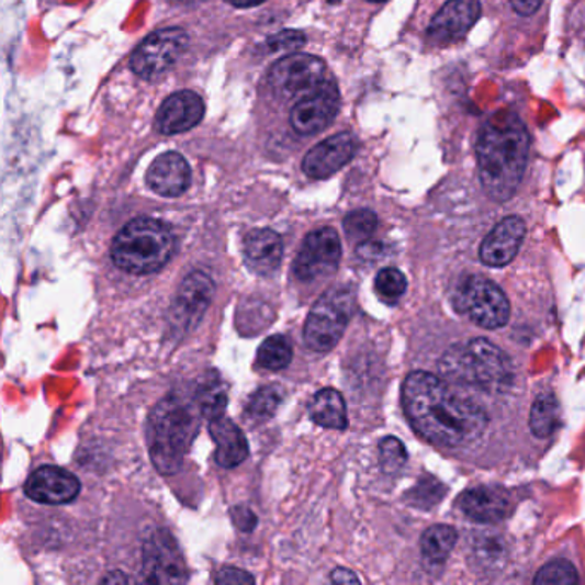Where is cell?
<instances>
[{
    "mask_svg": "<svg viewBox=\"0 0 585 585\" xmlns=\"http://www.w3.org/2000/svg\"><path fill=\"white\" fill-rule=\"evenodd\" d=\"M402 404L413 428L438 447L472 443L487 426L486 413L480 405L426 371H414L405 378Z\"/></svg>",
    "mask_w": 585,
    "mask_h": 585,
    "instance_id": "1",
    "label": "cell"
},
{
    "mask_svg": "<svg viewBox=\"0 0 585 585\" xmlns=\"http://www.w3.org/2000/svg\"><path fill=\"white\" fill-rule=\"evenodd\" d=\"M529 148L526 124L515 112L502 109L487 117L477 139L481 184L487 196L503 203L517 193Z\"/></svg>",
    "mask_w": 585,
    "mask_h": 585,
    "instance_id": "2",
    "label": "cell"
},
{
    "mask_svg": "<svg viewBox=\"0 0 585 585\" xmlns=\"http://www.w3.org/2000/svg\"><path fill=\"white\" fill-rule=\"evenodd\" d=\"M200 417L203 414L196 398L191 401L179 393L158 402L149 414V457L160 474L172 475L181 469L200 429Z\"/></svg>",
    "mask_w": 585,
    "mask_h": 585,
    "instance_id": "3",
    "label": "cell"
},
{
    "mask_svg": "<svg viewBox=\"0 0 585 585\" xmlns=\"http://www.w3.org/2000/svg\"><path fill=\"white\" fill-rule=\"evenodd\" d=\"M176 248L172 230L164 222L142 216L134 218L112 243L115 267L127 273L146 275L166 267Z\"/></svg>",
    "mask_w": 585,
    "mask_h": 585,
    "instance_id": "4",
    "label": "cell"
},
{
    "mask_svg": "<svg viewBox=\"0 0 585 585\" xmlns=\"http://www.w3.org/2000/svg\"><path fill=\"white\" fill-rule=\"evenodd\" d=\"M440 371L457 385L503 390L511 381V365L507 356L486 338H472L457 344L443 353Z\"/></svg>",
    "mask_w": 585,
    "mask_h": 585,
    "instance_id": "5",
    "label": "cell"
},
{
    "mask_svg": "<svg viewBox=\"0 0 585 585\" xmlns=\"http://www.w3.org/2000/svg\"><path fill=\"white\" fill-rule=\"evenodd\" d=\"M353 311V294L346 288L326 291L311 310L304 326V342L313 352H330L346 331Z\"/></svg>",
    "mask_w": 585,
    "mask_h": 585,
    "instance_id": "6",
    "label": "cell"
},
{
    "mask_svg": "<svg viewBox=\"0 0 585 585\" xmlns=\"http://www.w3.org/2000/svg\"><path fill=\"white\" fill-rule=\"evenodd\" d=\"M455 304L462 315L487 330L502 328L510 318V303L505 292L481 275L468 277L460 283Z\"/></svg>",
    "mask_w": 585,
    "mask_h": 585,
    "instance_id": "7",
    "label": "cell"
},
{
    "mask_svg": "<svg viewBox=\"0 0 585 585\" xmlns=\"http://www.w3.org/2000/svg\"><path fill=\"white\" fill-rule=\"evenodd\" d=\"M325 63L318 57L295 54L283 57L271 67L268 83L279 99H303L325 81Z\"/></svg>",
    "mask_w": 585,
    "mask_h": 585,
    "instance_id": "8",
    "label": "cell"
},
{
    "mask_svg": "<svg viewBox=\"0 0 585 585\" xmlns=\"http://www.w3.org/2000/svg\"><path fill=\"white\" fill-rule=\"evenodd\" d=\"M185 47H188V35L184 30H158L134 52L131 57V69L143 79L160 78L184 54Z\"/></svg>",
    "mask_w": 585,
    "mask_h": 585,
    "instance_id": "9",
    "label": "cell"
},
{
    "mask_svg": "<svg viewBox=\"0 0 585 585\" xmlns=\"http://www.w3.org/2000/svg\"><path fill=\"white\" fill-rule=\"evenodd\" d=\"M342 243L334 228L323 227L304 239L294 261V275L301 282H315L337 270Z\"/></svg>",
    "mask_w": 585,
    "mask_h": 585,
    "instance_id": "10",
    "label": "cell"
},
{
    "mask_svg": "<svg viewBox=\"0 0 585 585\" xmlns=\"http://www.w3.org/2000/svg\"><path fill=\"white\" fill-rule=\"evenodd\" d=\"M143 575L149 584H182L188 581L184 558L169 530H157L143 551Z\"/></svg>",
    "mask_w": 585,
    "mask_h": 585,
    "instance_id": "11",
    "label": "cell"
},
{
    "mask_svg": "<svg viewBox=\"0 0 585 585\" xmlns=\"http://www.w3.org/2000/svg\"><path fill=\"white\" fill-rule=\"evenodd\" d=\"M340 109V93L334 79L325 78L315 90L304 94L292 109L291 124L299 134L322 133Z\"/></svg>",
    "mask_w": 585,
    "mask_h": 585,
    "instance_id": "12",
    "label": "cell"
},
{
    "mask_svg": "<svg viewBox=\"0 0 585 585\" xmlns=\"http://www.w3.org/2000/svg\"><path fill=\"white\" fill-rule=\"evenodd\" d=\"M26 496L36 503L45 505H64L78 498L81 484L71 472L54 465L36 469L24 486Z\"/></svg>",
    "mask_w": 585,
    "mask_h": 585,
    "instance_id": "13",
    "label": "cell"
},
{
    "mask_svg": "<svg viewBox=\"0 0 585 585\" xmlns=\"http://www.w3.org/2000/svg\"><path fill=\"white\" fill-rule=\"evenodd\" d=\"M213 295H215V283L206 273L203 271L189 273L182 280L172 307L177 325L184 328L196 325L209 310Z\"/></svg>",
    "mask_w": 585,
    "mask_h": 585,
    "instance_id": "14",
    "label": "cell"
},
{
    "mask_svg": "<svg viewBox=\"0 0 585 585\" xmlns=\"http://www.w3.org/2000/svg\"><path fill=\"white\" fill-rule=\"evenodd\" d=\"M480 16V0H448L429 24V38L435 44H452L462 38Z\"/></svg>",
    "mask_w": 585,
    "mask_h": 585,
    "instance_id": "15",
    "label": "cell"
},
{
    "mask_svg": "<svg viewBox=\"0 0 585 585\" xmlns=\"http://www.w3.org/2000/svg\"><path fill=\"white\" fill-rule=\"evenodd\" d=\"M356 149L358 143L352 134H335L311 149L304 158L303 170L313 179H326L349 164L356 155Z\"/></svg>",
    "mask_w": 585,
    "mask_h": 585,
    "instance_id": "16",
    "label": "cell"
},
{
    "mask_svg": "<svg viewBox=\"0 0 585 585\" xmlns=\"http://www.w3.org/2000/svg\"><path fill=\"white\" fill-rule=\"evenodd\" d=\"M526 237V224L519 216L499 222L481 244V261L487 267H505L514 260Z\"/></svg>",
    "mask_w": 585,
    "mask_h": 585,
    "instance_id": "17",
    "label": "cell"
},
{
    "mask_svg": "<svg viewBox=\"0 0 585 585\" xmlns=\"http://www.w3.org/2000/svg\"><path fill=\"white\" fill-rule=\"evenodd\" d=\"M205 115V103L193 91L172 94L161 103L157 115L161 133L179 134L193 130Z\"/></svg>",
    "mask_w": 585,
    "mask_h": 585,
    "instance_id": "18",
    "label": "cell"
},
{
    "mask_svg": "<svg viewBox=\"0 0 585 585\" xmlns=\"http://www.w3.org/2000/svg\"><path fill=\"white\" fill-rule=\"evenodd\" d=\"M459 505L472 520L484 524L507 519L511 510V499L508 493L493 486L471 487L462 493Z\"/></svg>",
    "mask_w": 585,
    "mask_h": 585,
    "instance_id": "19",
    "label": "cell"
},
{
    "mask_svg": "<svg viewBox=\"0 0 585 585\" xmlns=\"http://www.w3.org/2000/svg\"><path fill=\"white\" fill-rule=\"evenodd\" d=\"M146 179L160 196H181L191 184V170L182 155L164 154L151 164Z\"/></svg>",
    "mask_w": 585,
    "mask_h": 585,
    "instance_id": "20",
    "label": "cell"
},
{
    "mask_svg": "<svg viewBox=\"0 0 585 585\" xmlns=\"http://www.w3.org/2000/svg\"><path fill=\"white\" fill-rule=\"evenodd\" d=\"M246 265L258 275H273L282 263L283 243L270 228H256L244 243Z\"/></svg>",
    "mask_w": 585,
    "mask_h": 585,
    "instance_id": "21",
    "label": "cell"
},
{
    "mask_svg": "<svg viewBox=\"0 0 585 585\" xmlns=\"http://www.w3.org/2000/svg\"><path fill=\"white\" fill-rule=\"evenodd\" d=\"M210 432L216 443V464L224 469H234L248 459L249 445L239 426L227 417L210 420Z\"/></svg>",
    "mask_w": 585,
    "mask_h": 585,
    "instance_id": "22",
    "label": "cell"
},
{
    "mask_svg": "<svg viewBox=\"0 0 585 585\" xmlns=\"http://www.w3.org/2000/svg\"><path fill=\"white\" fill-rule=\"evenodd\" d=\"M310 416L322 428L342 431L347 428L346 401L335 389L319 390L311 401Z\"/></svg>",
    "mask_w": 585,
    "mask_h": 585,
    "instance_id": "23",
    "label": "cell"
},
{
    "mask_svg": "<svg viewBox=\"0 0 585 585\" xmlns=\"http://www.w3.org/2000/svg\"><path fill=\"white\" fill-rule=\"evenodd\" d=\"M530 431L538 438H548L553 435L560 425V405L553 393H541L532 404L530 410Z\"/></svg>",
    "mask_w": 585,
    "mask_h": 585,
    "instance_id": "24",
    "label": "cell"
},
{
    "mask_svg": "<svg viewBox=\"0 0 585 585\" xmlns=\"http://www.w3.org/2000/svg\"><path fill=\"white\" fill-rule=\"evenodd\" d=\"M457 532L453 527L438 526L429 527L420 539V550H423V556L432 563H443L453 548H455Z\"/></svg>",
    "mask_w": 585,
    "mask_h": 585,
    "instance_id": "25",
    "label": "cell"
},
{
    "mask_svg": "<svg viewBox=\"0 0 585 585\" xmlns=\"http://www.w3.org/2000/svg\"><path fill=\"white\" fill-rule=\"evenodd\" d=\"M292 361V344L283 335L268 337L258 350V362L265 370L280 371Z\"/></svg>",
    "mask_w": 585,
    "mask_h": 585,
    "instance_id": "26",
    "label": "cell"
},
{
    "mask_svg": "<svg viewBox=\"0 0 585 585\" xmlns=\"http://www.w3.org/2000/svg\"><path fill=\"white\" fill-rule=\"evenodd\" d=\"M194 398L200 405L201 414L206 419L213 420L216 417L224 416L225 407H227V393H225L224 386L218 381L213 380L201 383Z\"/></svg>",
    "mask_w": 585,
    "mask_h": 585,
    "instance_id": "27",
    "label": "cell"
},
{
    "mask_svg": "<svg viewBox=\"0 0 585 585\" xmlns=\"http://www.w3.org/2000/svg\"><path fill=\"white\" fill-rule=\"evenodd\" d=\"M283 392L280 386L270 385L263 386L252 395L251 401L248 404V414L256 420L270 419L273 414L279 409V405L282 404Z\"/></svg>",
    "mask_w": 585,
    "mask_h": 585,
    "instance_id": "28",
    "label": "cell"
},
{
    "mask_svg": "<svg viewBox=\"0 0 585 585\" xmlns=\"http://www.w3.org/2000/svg\"><path fill=\"white\" fill-rule=\"evenodd\" d=\"M374 288H376L378 295L385 303L395 304L404 295L405 289H407V280L397 268H385V270H381L378 273Z\"/></svg>",
    "mask_w": 585,
    "mask_h": 585,
    "instance_id": "29",
    "label": "cell"
},
{
    "mask_svg": "<svg viewBox=\"0 0 585 585\" xmlns=\"http://www.w3.org/2000/svg\"><path fill=\"white\" fill-rule=\"evenodd\" d=\"M378 227V216L371 210H358L347 215L344 221L347 237L353 243H364L373 236Z\"/></svg>",
    "mask_w": 585,
    "mask_h": 585,
    "instance_id": "30",
    "label": "cell"
},
{
    "mask_svg": "<svg viewBox=\"0 0 585 585\" xmlns=\"http://www.w3.org/2000/svg\"><path fill=\"white\" fill-rule=\"evenodd\" d=\"M535 582L539 585H574L578 582L577 570L572 563L558 560V562L542 566L539 574L536 575Z\"/></svg>",
    "mask_w": 585,
    "mask_h": 585,
    "instance_id": "31",
    "label": "cell"
},
{
    "mask_svg": "<svg viewBox=\"0 0 585 585\" xmlns=\"http://www.w3.org/2000/svg\"><path fill=\"white\" fill-rule=\"evenodd\" d=\"M380 462L383 471L393 474V472L401 471L407 462V452L401 440L389 437L381 440L380 443Z\"/></svg>",
    "mask_w": 585,
    "mask_h": 585,
    "instance_id": "32",
    "label": "cell"
},
{
    "mask_svg": "<svg viewBox=\"0 0 585 585\" xmlns=\"http://www.w3.org/2000/svg\"><path fill=\"white\" fill-rule=\"evenodd\" d=\"M304 42H306V36L303 33L294 32V30H289V32H282L280 35L273 36L268 42L271 50H295V48L303 47Z\"/></svg>",
    "mask_w": 585,
    "mask_h": 585,
    "instance_id": "33",
    "label": "cell"
},
{
    "mask_svg": "<svg viewBox=\"0 0 585 585\" xmlns=\"http://www.w3.org/2000/svg\"><path fill=\"white\" fill-rule=\"evenodd\" d=\"M216 582L218 584H252L255 577L244 570L225 566L221 570V574L216 575Z\"/></svg>",
    "mask_w": 585,
    "mask_h": 585,
    "instance_id": "34",
    "label": "cell"
},
{
    "mask_svg": "<svg viewBox=\"0 0 585 585\" xmlns=\"http://www.w3.org/2000/svg\"><path fill=\"white\" fill-rule=\"evenodd\" d=\"M510 2L515 11L522 14V16H532L542 4V0H510Z\"/></svg>",
    "mask_w": 585,
    "mask_h": 585,
    "instance_id": "35",
    "label": "cell"
},
{
    "mask_svg": "<svg viewBox=\"0 0 585 585\" xmlns=\"http://www.w3.org/2000/svg\"><path fill=\"white\" fill-rule=\"evenodd\" d=\"M331 581H334L335 584H359L358 575L346 569L335 570Z\"/></svg>",
    "mask_w": 585,
    "mask_h": 585,
    "instance_id": "36",
    "label": "cell"
},
{
    "mask_svg": "<svg viewBox=\"0 0 585 585\" xmlns=\"http://www.w3.org/2000/svg\"><path fill=\"white\" fill-rule=\"evenodd\" d=\"M227 2L236 5V8H252V5L261 4L265 0H227Z\"/></svg>",
    "mask_w": 585,
    "mask_h": 585,
    "instance_id": "37",
    "label": "cell"
},
{
    "mask_svg": "<svg viewBox=\"0 0 585 585\" xmlns=\"http://www.w3.org/2000/svg\"><path fill=\"white\" fill-rule=\"evenodd\" d=\"M102 582H127V577L121 572H112V574L106 575Z\"/></svg>",
    "mask_w": 585,
    "mask_h": 585,
    "instance_id": "38",
    "label": "cell"
},
{
    "mask_svg": "<svg viewBox=\"0 0 585 585\" xmlns=\"http://www.w3.org/2000/svg\"><path fill=\"white\" fill-rule=\"evenodd\" d=\"M182 2H194V0H182Z\"/></svg>",
    "mask_w": 585,
    "mask_h": 585,
    "instance_id": "39",
    "label": "cell"
},
{
    "mask_svg": "<svg viewBox=\"0 0 585 585\" xmlns=\"http://www.w3.org/2000/svg\"><path fill=\"white\" fill-rule=\"evenodd\" d=\"M373 2H383V0H373Z\"/></svg>",
    "mask_w": 585,
    "mask_h": 585,
    "instance_id": "40",
    "label": "cell"
},
{
    "mask_svg": "<svg viewBox=\"0 0 585 585\" xmlns=\"http://www.w3.org/2000/svg\"><path fill=\"white\" fill-rule=\"evenodd\" d=\"M330 2H337V0H330Z\"/></svg>",
    "mask_w": 585,
    "mask_h": 585,
    "instance_id": "41",
    "label": "cell"
}]
</instances>
